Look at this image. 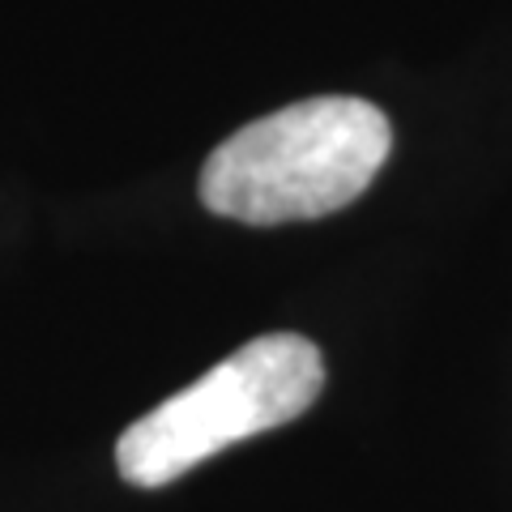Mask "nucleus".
I'll return each mask as SVG.
<instances>
[{"mask_svg":"<svg viewBox=\"0 0 512 512\" xmlns=\"http://www.w3.org/2000/svg\"><path fill=\"white\" fill-rule=\"evenodd\" d=\"M325 389V359L299 333H261L192 380L116 440V470L133 487H167L248 436L299 419Z\"/></svg>","mask_w":512,"mask_h":512,"instance_id":"2","label":"nucleus"},{"mask_svg":"<svg viewBox=\"0 0 512 512\" xmlns=\"http://www.w3.org/2000/svg\"><path fill=\"white\" fill-rule=\"evenodd\" d=\"M393 150L389 116L355 94H320L244 124L201 167V201L248 227L346 210Z\"/></svg>","mask_w":512,"mask_h":512,"instance_id":"1","label":"nucleus"}]
</instances>
